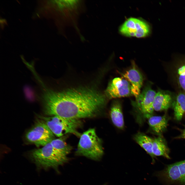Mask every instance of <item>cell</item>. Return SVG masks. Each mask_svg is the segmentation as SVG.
Returning a JSON list of instances; mask_svg holds the SVG:
<instances>
[{
    "mask_svg": "<svg viewBox=\"0 0 185 185\" xmlns=\"http://www.w3.org/2000/svg\"><path fill=\"white\" fill-rule=\"evenodd\" d=\"M42 99L46 115L79 119L96 116L105 103L103 95L88 89L56 92L45 87Z\"/></svg>",
    "mask_w": 185,
    "mask_h": 185,
    "instance_id": "1",
    "label": "cell"
},
{
    "mask_svg": "<svg viewBox=\"0 0 185 185\" xmlns=\"http://www.w3.org/2000/svg\"><path fill=\"white\" fill-rule=\"evenodd\" d=\"M75 153L95 160L101 158L104 153L102 141L95 129L90 128L81 135Z\"/></svg>",
    "mask_w": 185,
    "mask_h": 185,
    "instance_id": "2",
    "label": "cell"
},
{
    "mask_svg": "<svg viewBox=\"0 0 185 185\" xmlns=\"http://www.w3.org/2000/svg\"><path fill=\"white\" fill-rule=\"evenodd\" d=\"M31 156L38 167L45 169L51 168L57 170L59 166L68 160L67 156L54 149L50 142L33 151Z\"/></svg>",
    "mask_w": 185,
    "mask_h": 185,
    "instance_id": "3",
    "label": "cell"
},
{
    "mask_svg": "<svg viewBox=\"0 0 185 185\" xmlns=\"http://www.w3.org/2000/svg\"><path fill=\"white\" fill-rule=\"evenodd\" d=\"M162 64L169 82L175 91L185 92V54H174L171 60L163 61Z\"/></svg>",
    "mask_w": 185,
    "mask_h": 185,
    "instance_id": "4",
    "label": "cell"
},
{
    "mask_svg": "<svg viewBox=\"0 0 185 185\" xmlns=\"http://www.w3.org/2000/svg\"><path fill=\"white\" fill-rule=\"evenodd\" d=\"M38 117L57 137H60L69 133L78 136L81 135L77 130L81 125L80 119L67 118L56 115L40 116Z\"/></svg>",
    "mask_w": 185,
    "mask_h": 185,
    "instance_id": "5",
    "label": "cell"
},
{
    "mask_svg": "<svg viewBox=\"0 0 185 185\" xmlns=\"http://www.w3.org/2000/svg\"><path fill=\"white\" fill-rule=\"evenodd\" d=\"M54 135L46 125L40 119L26 133L29 142L37 146H44L54 138Z\"/></svg>",
    "mask_w": 185,
    "mask_h": 185,
    "instance_id": "6",
    "label": "cell"
},
{
    "mask_svg": "<svg viewBox=\"0 0 185 185\" xmlns=\"http://www.w3.org/2000/svg\"><path fill=\"white\" fill-rule=\"evenodd\" d=\"M121 34L128 37H145L149 35L151 28L147 23L139 19L131 17L128 19L119 28Z\"/></svg>",
    "mask_w": 185,
    "mask_h": 185,
    "instance_id": "7",
    "label": "cell"
},
{
    "mask_svg": "<svg viewBox=\"0 0 185 185\" xmlns=\"http://www.w3.org/2000/svg\"><path fill=\"white\" fill-rule=\"evenodd\" d=\"M105 92L110 99L129 96L132 95L131 85L126 79L116 77L109 83Z\"/></svg>",
    "mask_w": 185,
    "mask_h": 185,
    "instance_id": "8",
    "label": "cell"
},
{
    "mask_svg": "<svg viewBox=\"0 0 185 185\" xmlns=\"http://www.w3.org/2000/svg\"><path fill=\"white\" fill-rule=\"evenodd\" d=\"M156 93L149 84L145 87L136 98L135 104L147 118L152 115L154 111L153 103Z\"/></svg>",
    "mask_w": 185,
    "mask_h": 185,
    "instance_id": "9",
    "label": "cell"
},
{
    "mask_svg": "<svg viewBox=\"0 0 185 185\" xmlns=\"http://www.w3.org/2000/svg\"><path fill=\"white\" fill-rule=\"evenodd\" d=\"M175 92L158 88L153 103L154 110H166L172 107Z\"/></svg>",
    "mask_w": 185,
    "mask_h": 185,
    "instance_id": "10",
    "label": "cell"
},
{
    "mask_svg": "<svg viewBox=\"0 0 185 185\" xmlns=\"http://www.w3.org/2000/svg\"><path fill=\"white\" fill-rule=\"evenodd\" d=\"M122 75L123 77L130 83L132 94L136 98L141 93V89L143 82V78L141 73L133 63L132 67Z\"/></svg>",
    "mask_w": 185,
    "mask_h": 185,
    "instance_id": "11",
    "label": "cell"
},
{
    "mask_svg": "<svg viewBox=\"0 0 185 185\" xmlns=\"http://www.w3.org/2000/svg\"><path fill=\"white\" fill-rule=\"evenodd\" d=\"M157 175L167 184L178 183L181 184L182 177L177 162L167 165Z\"/></svg>",
    "mask_w": 185,
    "mask_h": 185,
    "instance_id": "12",
    "label": "cell"
},
{
    "mask_svg": "<svg viewBox=\"0 0 185 185\" xmlns=\"http://www.w3.org/2000/svg\"><path fill=\"white\" fill-rule=\"evenodd\" d=\"M147 118L150 127L155 133L161 136L166 130L169 120L166 115L162 116L151 115Z\"/></svg>",
    "mask_w": 185,
    "mask_h": 185,
    "instance_id": "13",
    "label": "cell"
},
{
    "mask_svg": "<svg viewBox=\"0 0 185 185\" xmlns=\"http://www.w3.org/2000/svg\"><path fill=\"white\" fill-rule=\"evenodd\" d=\"M175 96L173 103L175 119L181 121L185 113V92L179 90L175 91Z\"/></svg>",
    "mask_w": 185,
    "mask_h": 185,
    "instance_id": "14",
    "label": "cell"
},
{
    "mask_svg": "<svg viewBox=\"0 0 185 185\" xmlns=\"http://www.w3.org/2000/svg\"><path fill=\"white\" fill-rule=\"evenodd\" d=\"M110 115L113 124L119 129L122 130L124 122L121 103L117 100L114 101L112 105Z\"/></svg>",
    "mask_w": 185,
    "mask_h": 185,
    "instance_id": "15",
    "label": "cell"
},
{
    "mask_svg": "<svg viewBox=\"0 0 185 185\" xmlns=\"http://www.w3.org/2000/svg\"><path fill=\"white\" fill-rule=\"evenodd\" d=\"M152 151L155 156H161L167 159H170L169 149L161 135L153 139Z\"/></svg>",
    "mask_w": 185,
    "mask_h": 185,
    "instance_id": "16",
    "label": "cell"
},
{
    "mask_svg": "<svg viewBox=\"0 0 185 185\" xmlns=\"http://www.w3.org/2000/svg\"><path fill=\"white\" fill-rule=\"evenodd\" d=\"M136 142L150 156L152 159V163L155 162V156L152 151L153 139L142 133L139 132L134 136Z\"/></svg>",
    "mask_w": 185,
    "mask_h": 185,
    "instance_id": "17",
    "label": "cell"
},
{
    "mask_svg": "<svg viewBox=\"0 0 185 185\" xmlns=\"http://www.w3.org/2000/svg\"><path fill=\"white\" fill-rule=\"evenodd\" d=\"M63 136L54 139L50 143L53 147L63 155L67 156L71 152L72 147L67 144Z\"/></svg>",
    "mask_w": 185,
    "mask_h": 185,
    "instance_id": "18",
    "label": "cell"
},
{
    "mask_svg": "<svg viewBox=\"0 0 185 185\" xmlns=\"http://www.w3.org/2000/svg\"><path fill=\"white\" fill-rule=\"evenodd\" d=\"M182 177L181 184L185 185V160L177 162Z\"/></svg>",
    "mask_w": 185,
    "mask_h": 185,
    "instance_id": "19",
    "label": "cell"
},
{
    "mask_svg": "<svg viewBox=\"0 0 185 185\" xmlns=\"http://www.w3.org/2000/svg\"><path fill=\"white\" fill-rule=\"evenodd\" d=\"M183 138L185 139V127L182 130L181 134L176 138Z\"/></svg>",
    "mask_w": 185,
    "mask_h": 185,
    "instance_id": "20",
    "label": "cell"
}]
</instances>
